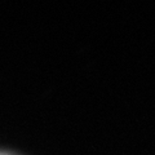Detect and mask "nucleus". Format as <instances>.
Segmentation results:
<instances>
[{
	"label": "nucleus",
	"mask_w": 155,
	"mask_h": 155,
	"mask_svg": "<svg viewBox=\"0 0 155 155\" xmlns=\"http://www.w3.org/2000/svg\"><path fill=\"white\" fill-rule=\"evenodd\" d=\"M0 155H7V154H0Z\"/></svg>",
	"instance_id": "f257e3e1"
}]
</instances>
